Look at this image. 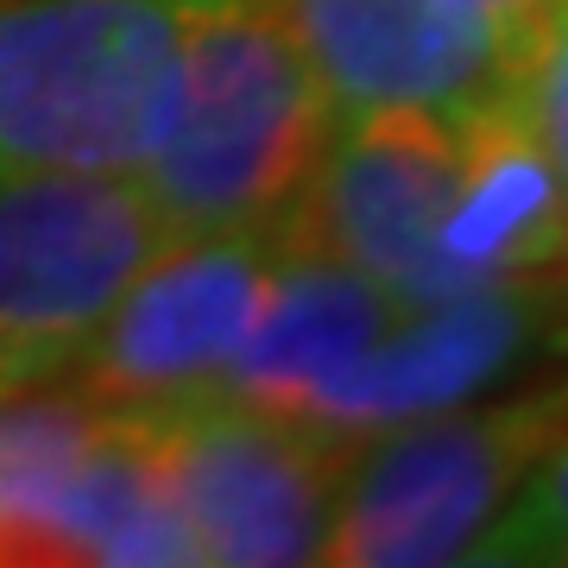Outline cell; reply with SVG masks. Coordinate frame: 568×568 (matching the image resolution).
<instances>
[{"instance_id": "1", "label": "cell", "mask_w": 568, "mask_h": 568, "mask_svg": "<svg viewBox=\"0 0 568 568\" xmlns=\"http://www.w3.org/2000/svg\"><path fill=\"white\" fill-rule=\"evenodd\" d=\"M335 133L278 0H196L183 26L178 102L140 183L171 234H278L291 227Z\"/></svg>"}, {"instance_id": "2", "label": "cell", "mask_w": 568, "mask_h": 568, "mask_svg": "<svg viewBox=\"0 0 568 568\" xmlns=\"http://www.w3.org/2000/svg\"><path fill=\"white\" fill-rule=\"evenodd\" d=\"M196 0H0V171L133 178L178 102Z\"/></svg>"}, {"instance_id": "3", "label": "cell", "mask_w": 568, "mask_h": 568, "mask_svg": "<svg viewBox=\"0 0 568 568\" xmlns=\"http://www.w3.org/2000/svg\"><path fill=\"white\" fill-rule=\"evenodd\" d=\"M568 424V366L474 405L366 429L347 448L328 562L342 568H436L467 562L506 511L530 462Z\"/></svg>"}, {"instance_id": "4", "label": "cell", "mask_w": 568, "mask_h": 568, "mask_svg": "<svg viewBox=\"0 0 568 568\" xmlns=\"http://www.w3.org/2000/svg\"><path fill=\"white\" fill-rule=\"evenodd\" d=\"M171 241L121 171H0V392L63 379Z\"/></svg>"}, {"instance_id": "5", "label": "cell", "mask_w": 568, "mask_h": 568, "mask_svg": "<svg viewBox=\"0 0 568 568\" xmlns=\"http://www.w3.org/2000/svg\"><path fill=\"white\" fill-rule=\"evenodd\" d=\"M278 234H183L145 265L95 342L63 373L108 424H171L183 410L227 398L272 297Z\"/></svg>"}, {"instance_id": "6", "label": "cell", "mask_w": 568, "mask_h": 568, "mask_svg": "<svg viewBox=\"0 0 568 568\" xmlns=\"http://www.w3.org/2000/svg\"><path fill=\"white\" fill-rule=\"evenodd\" d=\"M152 443L196 562H328V525L354 436L272 405L215 398L152 424Z\"/></svg>"}, {"instance_id": "7", "label": "cell", "mask_w": 568, "mask_h": 568, "mask_svg": "<svg viewBox=\"0 0 568 568\" xmlns=\"http://www.w3.org/2000/svg\"><path fill=\"white\" fill-rule=\"evenodd\" d=\"M455 196H462V114L436 108L342 114L284 241L354 265L405 310L443 304L455 297L448 284Z\"/></svg>"}, {"instance_id": "8", "label": "cell", "mask_w": 568, "mask_h": 568, "mask_svg": "<svg viewBox=\"0 0 568 568\" xmlns=\"http://www.w3.org/2000/svg\"><path fill=\"white\" fill-rule=\"evenodd\" d=\"M335 121L373 108L467 114L518 95L537 26L480 0H278Z\"/></svg>"}, {"instance_id": "9", "label": "cell", "mask_w": 568, "mask_h": 568, "mask_svg": "<svg viewBox=\"0 0 568 568\" xmlns=\"http://www.w3.org/2000/svg\"><path fill=\"white\" fill-rule=\"evenodd\" d=\"M398 310L405 304H392L386 291L361 278L354 265L328 260L316 246L284 241L272 297L260 310V328H253L246 354L234 361L227 398L323 424L328 398L379 347V335L398 323Z\"/></svg>"}, {"instance_id": "10", "label": "cell", "mask_w": 568, "mask_h": 568, "mask_svg": "<svg viewBox=\"0 0 568 568\" xmlns=\"http://www.w3.org/2000/svg\"><path fill=\"white\" fill-rule=\"evenodd\" d=\"M0 562H196L152 429L108 424L13 518Z\"/></svg>"}, {"instance_id": "11", "label": "cell", "mask_w": 568, "mask_h": 568, "mask_svg": "<svg viewBox=\"0 0 568 568\" xmlns=\"http://www.w3.org/2000/svg\"><path fill=\"white\" fill-rule=\"evenodd\" d=\"M467 562H506V568H568V424L556 443L530 462L506 511L487 525Z\"/></svg>"}, {"instance_id": "12", "label": "cell", "mask_w": 568, "mask_h": 568, "mask_svg": "<svg viewBox=\"0 0 568 568\" xmlns=\"http://www.w3.org/2000/svg\"><path fill=\"white\" fill-rule=\"evenodd\" d=\"M518 108H525L530 133L544 140L556 178L568 183V0L549 7L518 63Z\"/></svg>"}, {"instance_id": "13", "label": "cell", "mask_w": 568, "mask_h": 568, "mask_svg": "<svg viewBox=\"0 0 568 568\" xmlns=\"http://www.w3.org/2000/svg\"><path fill=\"white\" fill-rule=\"evenodd\" d=\"M480 7H493V13H506V20L537 26V20L549 13V7H562V0H480Z\"/></svg>"}, {"instance_id": "14", "label": "cell", "mask_w": 568, "mask_h": 568, "mask_svg": "<svg viewBox=\"0 0 568 568\" xmlns=\"http://www.w3.org/2000/svg\"><path fill=\"white\" fill-rule=\"evenodd\" d=\"M0 544H7V480H0Z\"/></svg>"}]
</instances>
